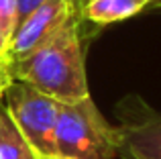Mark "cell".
Listing matches in <instances>:
<instances>
[{
	"label": "cell",
	"mask_w": 161,
	"mask_h": 159,
	"mask_svg": "<svg viewBox=\"0 0 161 159\" xmlns=\"http://www.w3.org/2000/svg\"><path fill=\"white\" fill-rule=\"evenodd\" d=\"M71 0H45L19 23L10 43L8 59H19L53 35L71 14H78ZM82 14V12H80Z\"/></svg>",
	"instance_id": "5"
},
{
	"label": "cell",
	"mask_w": 161,
	"mask_h": 159,
	"mask_svg": "<svg viewBox=\"0 0 161 159\" xmlns=\"http://www.w3.org/2000/svg\"><path fill=\"white\" fill-rule=\"evenodd\" d=\"M82 4H84V0H82Z\"/></svg>",
	"instance_id": "16"
},
{
	"label": "cell",
	"mask_w": 161,
	"mask_h": 159,
	"mask_svg": "<svg viewBox=\"0 0 161 159\" xmlns=\"http://www.w3.org/2000/svg\"><path fill=\"white\" fill-rule=\"evenodd\" d=\"M4 106L14 127L25 137L33 151H55V120H57V100L39 92L25 82H14L6 88Z\"/></svg>",
	"instance_id": "3"
},
{
	"label": "cell",
	"mask_w": 161,
	"mask_h": 159,
	"mask_svg": "<svg viewBox=\"0 0 161 159\" xmlns=\"http://www.w3.org/2000/svg\"><path fill=\"white\" fill-rule=\"evenodd\" d=\"M149 4L151 0H84L82 19L94 23L96 27H104L141 14Z\"/></svg>",
	"instance_id": "6"
},
{
	"label": "cell",
	"mask_w": 161,
	"mask_h": 159,
	"mask_svg": "<svg viewBox=\"0 0 161 159\" xmlns=\"http://www.w3.org/2000/svg\"><path fill=\"white\" fill-rule=\"evenodd\" d=\"M71 2H74V6L78 8L80 12H82V0H71Z\"/></svg>",
	"instance_id": "14"
},
{
	"label": "cell",
	"mask_w": 161,
	"mask_h": 159,
	"mask_svg": "<svg viewBox=\"0 0 161 159\" xmlns=\"http://www.w3.org/2000/svg\"><path fill=\"white\" fill-rule=\"evenodd\" d=\"M16 27H19V6H16V0H0V29H2V35L8 43H10Z\"/></svg>",
	"instance_id": "8"
},
{
	"label": "cell",
	"mask_w": 161,
	"mask_h": 159,
	"mask_svg": "<svg viewBox=\"0 0 161 159\" xmlns=\"http://www.w3.org/2000/svg\"><path fill=\"white\" fill-rule=\"evenodd\" d=\"M14 82L12 78V72H10V61H2L0 63V104L4 100V94H6V88Z\"/></svg>",
	"instance_id": "9"
},
{
	"label": "cell",
	"mask_w": 161,
	"mask_h": 159,
	"mask_svg": "<svg viewBox=\"0 0 161 159\" xmlns=\"http://www.w3.org/2000/svg\"><path fill=\"white\" fill-rule=\"evenodd\" d=\"M33 157L35 159H74V157L59 155V153H37V151H33Z\"/></svg>",
	"instance_id": "12"
},
{
	"label": "cell",
	"mask_w": 161,
	"mask_h": 159,
	"mask_svg": "<svg viewBox=\"0 0 161 159\" xmlns=\"http://www.w3.org/2000/svg\"><path fill=\"white\" fill-rule=\"evenodd\" d=\"M82 14H71L49 39L10 61L12 78L37 88L63 104L88 98L86 43Z\"/></svg>",
	"instance_id": "1"
},
{
	"label": "cell",
	"mask_w": 161,
	"mask_h": 159,
	"mask_svg": "<svg viewBox=\"0 0 161 159\" xmlns=\"http://www.w3.org/2000/svg\"><path fill=\"white\" fill-rule=\"evenodd\" d=\"M55 151L74 159H114L120 137L90 96L71 104L57 102Z\"/></svg>",
	"instance_id": "2"
},
{
	"label": "cell",
	"mask_w": 161,
	"mask_h": 159,
	"mask_svg": "<svg viewBox=\"0 0 161 159\" xmlns=\"http://www.w3.org/2000/svg\"><path fill=\"white\" fill-rule=\"evenodd\" d=\"M149 8H155V10H161V0H151Z\"/></svg>",
	"instance_id": "13"
},
{
	"label": "cell",
	"mask_w": 161,
	"mask_h": 159,
	"mask_svg": "<svg viewBox=\"0 0 161 159\" xmlns=\"http://www.w3.org/2000/svg\"><path fill=\"white\" fill-rule=\"evenodd\" d=\"M0 159H35L31 145L14 127L4 104H0Z\"/></svg>",
	"instance_id": "7"
},
{
	"label": "cell",
	"mask_w": 161,
	"mask_h": 159,
	"mask_svg": "<svg viewBox=\"0 0 161 159\" xmlns=\"http://www.w3.org/2000/svg\"><path fill=\"white\" fill-rule=\"evenodd\" d=\"M120 153L125 159H161V112L130 94L116 104Z\"/></svg>",
	"instance_id": "4"
},
{
	"label": "cell",
	"mask_w": 161,
	"mask_h": 159,
	"mask_svg": "<svg viewBox=\"0 0 161 159\" xmlns=\"http://www.w3.org/2000/svg\"><path fill=\"white\" fill-rule=\"evenodd\" d=\"M2 61H4V59H0V63H2Z\"/></svg>",
	"instance_id": "15"
},
{
	"label": "cell",
	"mask_w": 161,
	"mask_h": 159,
	"mask_svg": "<svg viewBox=\"0 0 161 159\" xmlns=\"http://www.w3.org/2000/svg\"><path fill=\"white\" fill-rule=\"evenodd\" d=\"M0 59H4V61H10V59H8V41L4 39V35H2V29H0Z\"/></svg>",
	"instance_id": "11"
},
{
	"label": "cell",
	"mask_w": 161,
	"mask_h": 159,
	"mask_svg": "<svg viewBox=\"0 0 161 159\" xmlns=\"http://www.w3.org/2000/svg\"><path fill=\"white\" fill-rule=\"evenodd\" d=\"M41 2H45V0H16V6H19V23H20V20H23L31 10H35V8L39 6Z\"/></svg>",
	"instance_id": "10"
}]
</instances>
